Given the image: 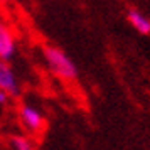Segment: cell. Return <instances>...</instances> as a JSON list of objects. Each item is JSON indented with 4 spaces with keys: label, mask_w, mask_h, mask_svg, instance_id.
I'll return each mask as SVG.
<instances>
[{
    "label": "cell",
    "mask_w": 150,
    "mask_h": 150,
    "mask_svg": "<svg viewBox=\"0 0 150 150\" xmlns=\"http://www.w3.org/2000/svg\"><path fill=\"white\" fill-rule=\"evenodd\" d=\"M42 54H44V59L47 62L49 69L54 74H57L59 78H64V79H76L78 78L76 64L62 52L61 49L49 46V47H44Z\"/></svg>",
    "instance_id": "obj_1"
},
{
    "label": "cell",
    "mask_w": 150,
    "mask_h": 150,
    "mask_svg": "<svg viewBox=\"0 0 150 150\" xmlns=\"http://www.w3.org/2000/svg\"><path fill=\"white\" fill-rule=\"evenodd\" d=\"M19 118H21V123L32 133H37L41 132L42 127H44V116L37 108L34 106H29V105H22L21 110H19Z\"/></svg>",
    "instance_id": "obj_2"
},
{
    "label": "cell",
    "mask_w": 150,
    "mask_h": 150,
    "mask_svg": "<svg viewBox=\"0 0 150 150\" xmlns=\"http://www.w3.org/2000/svg\"><path fill=\"white\" fill-rule=\"evenodd\" d=\"M0 89L7 91L10 96L21 95L19 79H17V76H15L14 69L10 68L8 61H2V59H0Z\"/></svg>",
    "instance_id": "obj_3"
},
{
    "label": "cell",
    "mask_w": 150,
    "mask_h": 150,
    "mask_svg": "<svg viewBox=\"0 0 150 150\" xmlns=\"http://www.w3.org/2000/svg\"><path fill=\"white\" fill-rule=\"evenodd\" d=\"M17 52V44L12 30L0 22V59L2 61H10Z\"/></svg>",
    "instance_id": "obj_4"
},
{
    "label": "cell",
    "mask_w": 150,
    "mask_h": 150,
    "mask_svg": "<svg viewBox=\"0 0 150 150\" xmlns=\"http://www.w3.org/2000/svg\"><path fill=\"white\" fill-rule=\"evenodd\" d=\"M127 17H128V22L137 32H140L143 35L150 34V19L145 14H142L138 8H128Z\"/></svg>",
    "instance_id": "obj_5"
},
{
    "label": "cell",
    "mask_w": 150,
    "mask_h": 150,
    "mask_svg": "<svg viewBox=\"0 0 150 150\" xmlns=\"http://www.w3.org/2000/svg\"><path fill=\"white\" fill-rule=\"evenodd\" d=\"M10 145L14 150H34V143L32 140L25 135H15L10 140Z\"/></svg>",
    "instance_id": "obj_6"
},
{
    "label": "cell",
    "mask_w": 150,
    "mask_h": 150,
    "mask_svg": "<svg viewBox=\"0 0 150 150\" xmlns=\"http://www.w3.org/2000/svg\"><path fill=\"white\" fill-rule=\"evenodd\" d=\"M8 98H10V95H8L7 91L0 89V106H5V105L8 103Z\"/></svg>",
    "instance_id": "obj_7"
}]
</instances>
